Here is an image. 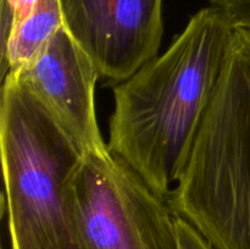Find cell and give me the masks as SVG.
<instances>
[{"instance_id":"1","label":"cell","mask_w":250,"mask_h":249,"mask_svg":"<svg viewBox=\"0 0 250 249\" xmlns=\"http://www.w3.org/2000/svg\"><path fill=\"white\" fill-rule=\"evenodd\" d=\"M234 29L219 9H202L166 51L115 84L109 151L166 200L214 99Z\"/></svg>"},{"instance_id":"2","label":"cell","mask_w":250,"mask_h":249,"mask_svg":"<svg viewBox=\"0 0 250 249\" xmlns=\"http://www.w3.org/2000/svg\"><path fill=\"white\" fill-rule=\"evenodd\" d=\"M0 151L12 249H83L75 180L84 151L10 76L2 80Z\"/></svg>"},{"instance_id":"3","label":"cell","mask_w":250,"mask_h":249,"mask_svg":"<svg viewBox=\"0 0 250 249\" xmlns=\"http://www.w3.org/2000/svg\"><path fill=\"white\" fill-rule=\"evenodd\" d=\"M214 249H250V29L236 28L215 97L167 198Z\"/></svg>"},{"instance_id":"4","label":"cell","mask_w":250,"mask_h":249,"mask_svg":"<svg viewBox=\"0 0 250 249\" xmlns=\"http://www.w3.org/2000/svg\"><path fill=\"white\" fill-rule=\"evenodd\" d=\"M75 199L83 249H180L167 200L110 151L84 154Z\"/></svg>"},{"instance_id":"5","label":"cell","mask_w":250,"mask_h":249,"mask_svg":"<svg viewBox=\"0 0 250 249\" xmlns=\"http://www.w3.org/2000/svg\"><path fill=\"white\" fill-rule=\"evenodd\" d=\"M65 27L100 78L120 83L158 55L163 0H61Z\"/></svg>"},{"instance_id":"6","label":"cell","mask_w":250,"mask_h":249,"mask_svg":"<svg viewBox=\"0 0 250 249\" xmlns=\"http://www.w3.org/2000/svg\"><path fill=\"white\" fill-rule=\"evenodd\" d=\"M6 76L26 88L85 154L109 153L95 110L99 71L65 26L31 62Z\"/></svg>"},{"instance_id":"7","label":"cell","mask_w":250,"mask_h":249,"mask_svg":"<svg viewBox=\"0 0 250 249\" xmlns=\"http://www.w3.org/2000/svg\"><path fill=\"white\" fill-rule=\"evenodd\" d=\"M1 78L31 62L65 26L61 0H1Z\"/></svg>"},{"instance_id":"8","label":"cell","mask_w":250,"mask_h":249,"mask_svg":"<svg viewBox=\"0 0 250 249\" xmlns=\"http://www.w3.org/2000/svg\"><path fill=\"white\" fill-rule=\"evenodd\" d=\"M236 28L250 29V0H210Z\"/></svg>"},{"instance_id":"9","label":"cell","mask_w":250,"mask_h":249,"mask_svg":"<svg viewBox=\"0 0 250 249\" xmlns=\"http://www.w3.org/2000/svg\"><path fill=\"white\" fill-rule=\"evenodd\" d=\"M176 227H177L180 249H214L211 244L182 217L177 216Z\"/></svg>"}]
</instances>
